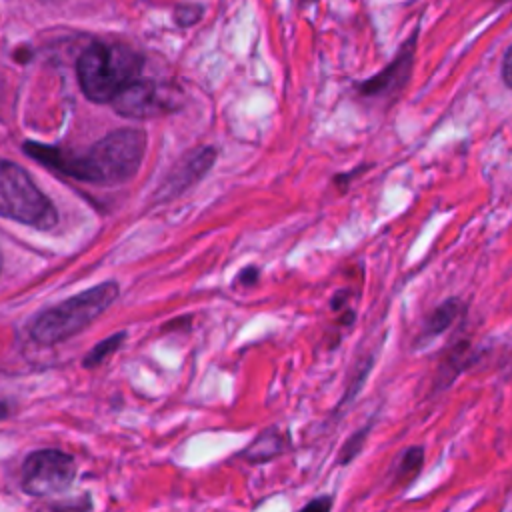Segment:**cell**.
I'll list each match as a JSON object with an SVG mask.
<instances>
[{"mask_svg":"<svg viewBox=\"0 0 512 512\" xmlns=\"http://www.w3.org/2000/svg\"><path fill=\"white\" fill-rule=\"evenodd\" d=\"M0 216L38 230H50L58 212L50 198L18 164L0 158Z\"/></svg>","mask_w":512,"mask_h":512,"instance_id":"4","label":"cell"},{"mask_svg":"<svg viewBox=\"0 0 512 512\" xmlns=\"http://www.w3.org/2000/svg\"><path fill=\"white\" fill-rule=\"evenodd\" d=\"M330 510V498H318L310 502L302 512H328Z\"/></svg>","mask_w":512,"mask_h":512,"instance_id":"14","label":"cell"},{"mask_svg":"<svg viewBox=\"0 0 512 512\" xmlns=\"http://www.w3.org/2000/svg\"><path fill=\"white\" fill-rule=\"evenodd\" d=\"M216 148L212 146H198L184 154L166 174L162 184L156 188V200L168 202L184 194L190 186L200 182L204 174L214 166Z\"/></svg>","mask_w":512,"mask_h":512,"instance_id":"7","label":"cell"},{"mask_svg":"<svg viewBox=\"0 0 512 512\" xmlns=\"http://www.w3.org/2000/svg\"><path fill=\"white\" fill-rule=\"evenodd\" d=\"M0 262H2V258H0Z\"/></svg>","mask_w":512,"mask_h":512,"instance_id":"16","label":"cell"},{"mask_svg":"<svg viewBox=\"0 0 512 512\" xmlns=\"http://www.w3.org/2000/svg\"><path fill=\"white\" fill-rule=\"evenodd\" d=\"M144 58L124 44H90L78 58L76 74L84 96L110 104L120 90L140 78Z\"/></svg>","mask_w":512,"mask_h":512,"instance_id":"2","label":"cell"},{"mask_svg":"<svg viewBox=\"0 0 512 512\" xmlns=\"http://www.w3.org/2000/svg\"><path fill=\"white\" fill-rule=\"evenodd\" d=\"M110 104L120 116L132 120L156 118L176 108L174 94L168 92L166 86L146 78H138L132 84H128L124 90L116 94V98Z\"/></svg>","mask_w":512,"mask_h":512,"instance_id":"6","label":"cell"},{"mask_svg":"<svg viewBox=\"0 0 512 512\" xmlns=\"http://www.w3.org/2000/svg\"><path fill=\"white\" fill-rule=\"evenodd\" d=\"M4 416H6V406L0 404V418H4Z\"/></svg>","mask_w":512,"mask_h":512,"instance_id":"15","label":"cell"},{"mask_svg":"<svg viewBox=\"0 0 512 512\" xmlns=\"http://www.w3.org/2000/svg\"><path fill=\"white\" fill-rule=\"evenodd\" d=\"M28 152L70 178L112 186L128 182L140 170L146 154V132L136 128L114 130L78 156L46 146H28Z\"/></svg>","mask_w":512,"mask_h":512,"instance_id":"1","label":"cell"},{"mask_svg":"<svg viewBox=\"0 0 512 512\" xmlns=\"http://www.w3.org/2000/svg\"><path fill=\"white\" fill-rule=\"evenodd\" d=\"M510 56H512V48L508 46V48L504 50V56H502V82H504L506 86H510V80H512V76H510V66H512Z\"/></svg>","mask_w":512,"mask_h":512,"instance_id":"12","label":"cell"},{"mask_svg":"<svg viewBox=\"0 0 512 512\" xmlns=\"http://www.w3.org/2000/svg\"><path fill=\"white\" fill-rule=\"evenodd\" d=\"M202 12H204V8L200 4H178L174 10V22L180 28L194 26L202 18Z\"/></svg>","mask_w":512,"mask_h":512,"instance_id":"11","label":"cell"},{"mask_svg":"<svg viewBox=\"0 0 512 512\" xmlns=\"http://www.w3.org/2000/svg\"><path fill=\"white\" fill-rule=\"evenodd\" d=\"M256 280H258V268H244L236 278V282H240L242 286H252Z\"/></svg>","mask_w":512,"mask_h":512,"instance_id":"13","label":"cell"},{"mask_svg":"<svg viewBox=\"0 0 512 512\" xmlns=\"http://www.w3.org/2000/svg\"><path fill=\"white\" fill-rule=\"evenodd\" d=\"M464 312V304L460 298H448L444 300L438 308H434V312L424 320V326L420 330L418 340L420 342H428L436 336H440L444 330H448L454 320Z\"/></svg>","mask_w":512,"mask_h":512,"instance_id":"9","label":"cell"},{"mask_svg":"<svg viewBox=\"0 0 512 512\" xmlns=\"http://www.w3.org/2000/svg\"><path fill=\"white\" fill-rule=\"evenodd\" d=\"M118 294V282L108 280L44 310L30 328L32 338L46 346L68 340L106 312Z\"/></svg>","mask_w":512,"mask_h":512,"instance_id":"3","label":"cell"},{"mask_svg":"<svg viewBox=\"0 0 512 512\" xmlns=\"http://www.w3.org/2000/svg\"><path fill=\"white\" fill-rule=\"evenodd\" d=\"M124 340H126V332H116V334L108 336L106 340L98 342V344L88 352V356L84 358V366H86V368L98 366V364L104 362L110 354H114V352L124 344Z\"/></svg>","mask_w":512,"mask_h":512,"instance_id":"10","label":"cell"},{"mask_svg":"<svg viewBox=\"0 0 512 512\" xmlns=\"http://www.w3.org/2000/svg\"><path fill=\"white\" fill-rule=\"evenodd\" d=\"M416 40H418V34H410V38L402 44L398 56L384 68L380 70L378 74L366 78L364 82L358 84V90L364 94V96H370V98H378V96H390V94H396L408 80L410 72H412V60H414V50H416Z\"/></svg>","mask_w":512,"mask_h":512,"instance_id":"8","label":"cell"},{"mask_svg":"<svg viewBox=\"0 0 512 512\" xmlns=\"http://www.w3.org/2000/svg\"><path fill=\"white\" fill-rule=\"evenodd\" d=\"M74 460L60 450L32 452L22 466V486L32 496L62 492L74 480Z\"/></svg>","mask_w":512,"mask_h":512,"instance_id":"5","label":"cell"}]
</instances>
